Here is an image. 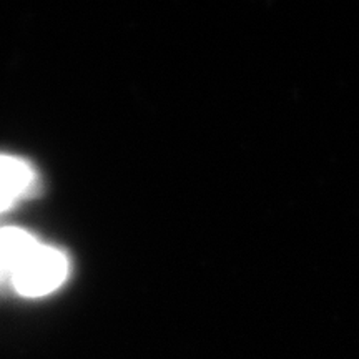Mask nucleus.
I'll return each mask as SVG.
<instances>
[{
    "label": "nucleus",
    "instance_id": "1",
    "mask_svg": "<svg viewBox=\"0 0 359 359\" xmlns=\"http://www.w3.org/2000/svg\"><path fill=\"white\" fill-rule=\"evenodd\" d=\"M69 273V259L62 251L40 245L25 259L20 268L12 273L15 290L29 298L48 294L65 281Z\"/></svg>",
    "mask_w": 359,
    "mask_h": 359
},
{
    "label": "nucleus",
    "instance_id": "2",
    "mask_svg": "<svg viewBox=\"0 0 359 359\" xmlns=\"http://www.w3.org/2000/svg\"><path fill=\"white\" fill-rule=\"evenodd\" d=\"M34 172L29 163L13 156L0 155V213L29 191Z\"/></svg>",
    "mask_w": 359,
    "mask_h": 359
},
{
    "label": "nucleus",
    "instance_id": "3",
    "mask_svg": "<svg viewBox=\"0 0 359 359\" xmlns=\"http://www.w3.org/2000/svg\"><path fill=\"white\" fill-rule=\"evenodd\" d=\"M37 240L20 228L0 230V268L12 275L39 248Z\"/></svg>",
    "mask_w": 359,
    "mask_h": 359
}]
</instances>
